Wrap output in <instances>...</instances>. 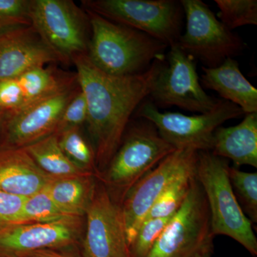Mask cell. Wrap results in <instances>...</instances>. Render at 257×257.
Wrapping results in <instances>:
<instances>
[{
    "mask_svg": "<svg viewBox=\"0 0 257 257\" xmlns=\"http://www.w3.org/2000/svg\"><path fill=\"white\" fill-rule=\"evenodd\" d=\"M30 18L57 60L68 63L87 54L91 32L87 13L71 0H30Z\"/></svg>",
    "mask_w": 257,
    "mask_h": 257,
    "instance_id": "obj_4",
    "label": "cell"
},
{
    "mask_svg": "<svg viewBox=\"0 0 257 257\" xmlns=\"http://www.w3.org/2000/svg\"><path fill=\"white\" fill-rule=\"evenodd\" d=\"M5 115L0 111V126L3 125V121H4Z\"/></svg>",
    "mask_w": 257,
    "mask_h": 257,
    "instance_id": "obj_34",
    "label": "cell"
},
{
    "mask_svg": "<svg viewBox=\"0 0 257 257\" xmlns=\"http://www.w3.org/2000/svg\"><path fill=\"white\" fill-rule=\"evenodd\" d=\"M229 167L226 159L209 151L198 152L196 178L207 198L211 231L214 236L232 238L256 256L257 240L251 221L235 196L228 174Z\"/></svg>",
    "mask_w": 257,
    "mask_h": 257,
    "instance_id": "obj_3",
    "label": "cell"
},
{
    "mask_svg": "<svg viewBox=\"0 0 257 257\" xmlns=\"http://www.w3.org/2000/svg\"><path fill=\"white\" fill-rule=\"evenodd\" d=\"M79 89L78 84L5 116L3 125L7 148H25L55 134L62 111Z\"/></svg>",
    "mask_w": 257,
    "mask_h": 257,
    "instance_id": "obj_13",
    "label": "cell"
},
{
    "mask_svg": "<svg viewBox=\"0 0 257 257\" xmlns=\"http://www.w3.org/2000/svg\"><path fill=\"white\" fill-rule=\"evenodd\" d=\"M54 177L47 175L24 148L0 150V191L30 197L40 192Z\"/></svg>",
    "mask_w": 257,
    "mask_h": 257,
    "instance_id": "obj_16",
    "label": "cell"
},
{
    "mask_svg": "<svg viewBox=\"0 0 257 257\" xmlns=\"http://www.w3.org/2000/svg\"><path fill=\"white\" fill-rule=\"evenodd\" d=\"M180 3L187 20L186 31L177 43L181 50L207 68L243 53L246 44L216 18L207 5L200 0Z\"/></svg>",
    "mask_w": 257,
    "mask_h": 257,
    "instance_id": "obj_8",
    "label": "cell"
},
{
    "mask_svg": "<svg viewBox=\"0 0 257 257\" xmlns=\"http://www.w3.org/2000/svg\"><path fill=\"white\" fill-rule=\"evenodd\" d=\"M211 153L229 159L234 167L242 165L257 167V112L245 114L239 124L219 126L213 138Z\"/></svg>",
    "mask_w": 257,
    "mask_h": 257,
    "instance_id": "obj_18",
    "label": "cell"
},
{
    "mask_svg": "<svg viewBox=\"0 0 257 257\" xmlns=\"http://www.w3.org/2000/svg\"><path fill=\"white\" fill-rule=\"evenodd\" d=\"M152 218L145 220L130 246L131 257H147L172 216Z\"/></svg>",
    "mask_w": 257,
    "mask_h": 257,
    "instance_id": "obj_27",
    "label": "cell"
},
{
    "mask_svg": "<svg viewBox=\"0 0 257 257\" xmlns=\"http://www.w3.org/2000/svg\"><path fill=\"white\" fill-rule=\"evenodd\" d=\"M22 257H69L52 249H42L32 251Z\"/></svg>",
    "mask_w": 257,
    "mask_h": 257,
    "instance_id": "obj_32",
    "label": "cell"
},
{
    "mask_svg": "<svg viewBox=\"0 0 257 257\" xmlns=\"http://www.w3.org/2000/svg\"><path fill=\"white\" fill-rule=\"evenodd\" d=\"M229 178L236 199H239L250 221H257V173L245 172L237 167H229ZM242 209V210H243Z\"/></svg>",
    "mask_w": 257,
    "mask_h": 257,
    "instance_id": "obj_26",
    "label": "cell"
},
{
    "mask_svg": "<svg viewBox=\"0 0 257 257\" xmlns=\"http://www.w3.org/2000/svg\"><path fill=\"white\" fill-rule=\"evenodd\" d=\"M87 101L79 87L62 111L55 134L57 135L66 130L80 128L82 125L87 122Z\"/></svg>",
    "mask_w": 257,
    "mask_h": 257,
    "instance_id": "obj_29",
    "label": "cell"
},
{
    "mask_svg": "<svg viewBox=\"0 0 257 257\" xmlns=\"http://www.w3.org/2000/svg\"><path fill=\"white\" fill-rule=\"evenodd\" d=\"M160 136L155 125L145 121L133 126L106 167V184L125 194L140 179L175 151ZM125 196V195H124Z\"/></svg>",
    "mask_w": 257,
    "mask_h": 257,
    "instance_id": "obj_10",
    "label": "cell"
},
{
    "mask_svg": "<svg viewBox=\"0 0 257 257\" xmlns=\"http://www.w3.org/2000/svg\"><path fill=\"white\" fill-rule=\"evenodd\" d=\"M198 157V155H197ZM197 159L186 167L170 184L150 209L146 219L167 217L175 214L185 200L195 177Z\"/></svg>",
    "mask_w": 257,
    "mask_h": 257,
    "instance_id": "obj_22",
    "label": "cell"
},
{
    "mask_svg": "<svg viewBox=\"0 0 257 257\" xmlns=\"http://www.w3.org/2000/svg\"><path fill=\"white\" fill-rule=\"evenodd\" d=\"M57 137L61 150L66 157L81 170L89 172L95 164L94 153L81 133L80 128L66 130Z\"/></svg>",
    "mask_w": 257,
    "mask_h": 257,
    "instance_id": "obj_24",
    "label": "cell"
},
{
    "mask_svg": "<svg viewBox=\"0 0 257 257\" xmlns=\"http://www.w3.org/2000/svg\"><path fill=\"white\" fill-rule=\"evenodd\" d=\"M45 187L27 198L22 212L21 224L52 222L74 217L67 215L61 210L52 200Z\"/></svg>",
    "mask_w": 257,
    "mask_h": 257,
    "instance_id": "obj_23",
    "label": "cell"
},
{
    "mask_svg": "<svg viewBox=\"0 0 257 257\" xmlns=\"http://www.w3.org/2000/svg\"><path fill=\"white\" fill-rule=\"evenodd\" d=\"M25 106V96L18 79L0 80V111L5 117L15 114Z\"/></svg>",
    "mask_w": 257,
    "mask_h": 257,
    "instance_id": "obj_30",
    "label": "cell"
},
{
    "mask_svg": "<svg viewBox=\"0 0 257 257\" xmlns=\"http://www.w3.org/2000/svg\"><path fill=\"white\" fill-rule=\"evenodd\" d=\"M30 0H0V34L31 25Z\"/></svg>",
    "mask_w": 257,
    "mask_h": 257,
    "instance_id": "obj_28",
    "label": "cell"
},
{
    "mask_svg": "<svg viewBox=\"0 0 257 257\" xmlns=\"http://www.w3.org/2000/svg\"><path fill=\"white\" fill-rule=\"evenodd\" d=\"M27 198L0 191V230L21 224L22 212Z\"/></svg>",
    "mask_w": 257,
    "mask_h": 257,
    "instance_id": "obj_31",
    "label": "cell"
},
{
    "mask_svg": "<svg viewBox=\"0 0 257 257\" xmlns=\"http://www.w3.org/2000/svg\"><path fill=\"white\" fill-rule=\"evenodd\" d=\"M138 111L139 116L155 125L160 136L176 150L197 152H210L216 128L228 120L245 115L239 106L223 99L212 111L193 116L162 112L152 101H144Z\"/></svg>",
    "mask_w": 257,
    "mask_h": 257,
    "instance_id": "obj_7",
    "label": "cell"
},
{
    "mask_svg": "<svg viewBox=\"0 0 257 257\" xmlns=\"http://www.w3.org/2000/svg\"><path fill=\"white\" fill-rule=\"evenodd\" d=\"M218 18L230 30L257 25L256 0H215Z\"/></svg>",
    "mask_w": 257,
    "mask_h": 257,
    "instance_id": "obj_25",
    "label": "cell"
},
{
    "mask_svg": "<svg viewBox=\"0 0 257 257\" xmlns=\"http://www.w3.org/2000/svg\"><path fill=\"white\" fill-rule=\"evenodd\" d=\"M24 149L41 170L54 178L90 174L81 170L66 157L61 150L58 137L55 134Z\"/></svg>",
    "mask_w": 257,
    "mask_h": 257,
    "instance_id": "obj_21",
    "label": "cell"
},
{
    "mask_svg": "<svg viewBox=\"0 0 257 257\" xmlns=\"http://www.w3.org/2000/svg\"><path fill=\"white\" fill-rule=\"evenodd\" d=\"M213 253V245L208 246L202 251H199L197 254L194 255L193 257H211Z\"/></svg>",
    "mask_w": 257,
    "mask_h": 257,
    "instance_id": "obj_33",
    "label": "cell"
},
{
    "mask_svg": "<svg viewBox=\"0 0 257 257\" xmlns=\"http://www.w3.org/2000/svg\"><path fill=\"white\" fill-rule=\"evenodd\" d=\"M78 217L45 223H24L0 230V253L22 257L38 250L62 247L77 239Z\"/></svg>",
    "mask_w": 257,
    "mask_h": 257,
    "instance_id": "obj_14",
    "label": "cell"
},
{
    "mask_svg": "<svg viewBox=\"0 0 257 257\" xmlns=\"http://www.w3.org/2000/svg\"><path fill=\"white\" fill-rule=\"evenodd\" d=\"M202 87L215 91L223 100L230 101L241 108L245 114L257 112V89L239 69L234 58L227 59L218 67H202Z\"/></svg>",
    "mask_w": 257,
    "mask_h": 257,
    "instance_id": "obj_17",
    "label": "cell"
},
{
    "mask_svg": "<svg viewBox=\"0 0 257 257\" xmlns=\"http://www.w3.org/2000/svg\"><path fill=\"white\" fill-rule=\"evenodd\" d=\"M57 61L31 25L0 34V80L18 78L30 69Z\"/></svg>",
    "mask_w": 257,
    "mask_h": 257,
    "instance_id": "obj_15",
    "label": "cell"
},
{
    "mask_svg": "<svg viewBox=\"0 0 257 257\" xmlns=\"http://www.w3.org/2000/svg\"><path fill=\"white\" fill-rule=\"evenodd\" d=\"M164 60L143 73L113 76L89 61L87 54L74 57L77 82L85 96L87 124L95 164L106 168L117 151L134 111L150 96Z\"/></svg>",
    "mask_w": 257,
    "mask_h": 257,
    "instance_id": "obj_1",
    "label": "cell"
},
{
    "mask_svg": "<svg viewBox=\"0 0 257 257\" xmlns=\"http://www.w3.org/2000/svg\"><path fill=\"white\" fill-rule=\"evenodd\" d=\"M214 237L207 198L195 174L183 204L147 257H193L213 245Z\"/></svg>",
    "mask_w": 257,
    "mask_h": 257,
    "instance_id": "obj_6",
    "label": "cell"
},
{
    "mask_svg": "<svg viewBox=\"0 0 257 257\" xmlns=\"http://www.w3.org/2000/svg\"><path fill=\"white\" fill-rule=\"evenodd\" d=\"M86 10L150 35L167 47L182 35L183 9L174 0H87Z\"/></svg>",
    "mask_w": 257,
    "mask_h": 257,
    "instance_id": "obj_5",
    "label": "cell"
},
{
    "mask_svg": "<svg viewBox=\"0 0 257 257\" xmlns=\"http://www.w3.org/2000/svg\"><path fill=\"white\" fill-rule=\"evenodd\" d=\"M91 36L87 55L104 73L113 76L143 73L155 61L164 60L167 45L150 35L87 10Z\"/></svg>",
    "mask_w": 257,
    "mask_h": 257,
    "instance_id": "obj_2",
    "label": "cell"
},
{
    "mask_svg": "<svg viewBox=\"0 0 257 257\" xmlns=\"http://www.w3.org/2000/svg\"><path fill=\"white\" fill-rule=\"evenodd\" d=\"M86 214L85 257H131L121 208L105 188L94 189Z\"/></svg>",
    "mask_w": 257,
    "mask_h": 257,
    "instance_id": "obj_12",
    "label": "cell"
},
{
    "mask_svg": "<svg viewBox=\"0 0 257 257\" xmlns=\"http://www.w3.org/2000/svg\"><path fill=\"white\" fill-rule=\"evenodd\" d=\"M162 62L150 96L157 107L176 106L192 112L205 114L215 109L220 99L209 96L199 81L195 60L179 48L170 47Z\"/></svg>",
    "mask_w": 257,
    "mask_h": 257,
    "instance_id": "obj_9",
    "label": "cell"
},
{
    "mask_svg": "<svg viewBox=\"0 0 257 257\" xmlns=\"http://www.w3.org/2000/svg\"><path fill=\"white\" fill-rule=\"evenodd\" d=\"M16 79L23 90L26 106L78 85L76 74L66 75L45 67L30 69Z\"/></svg>",
    "mask_w": 257,
    "mask_h": 257,
    "instance_id": "obj_20",
    "label": "cell"
},
{
    "mask_svg": "<svg viewBox=\"0 0 257 257\" xmlns=\"http://www.w3.org/2000/svg\"><path fill=\"white\" fill-rule=\"evenodd\" d=\"M192 149L176 150L140 179L125 194L121 211L128 246L150 209L170 182L197 159Z\"/></svg>",
    "mask_w": 257,
    "mask_h": 257,
    "instance_id": "obj_11",
    "label": "cell"
},
{
    "mask_svg": "<svg viewBox=\"0 0 257 257\" xmlns=\"http://www.w3.org/2000/svg\"><path fill=\"white\" fill-rule=\"evenodd\" d=\"M45 189L61 210L69 216L79 217L87 212L95 187L90 174H87L53 178Z\"/></svg>",
    "mask_w": 257,
    "mask_h": 257,
    "instance_id": "obj_19",
    "label": "cell"
}]
</instances>
